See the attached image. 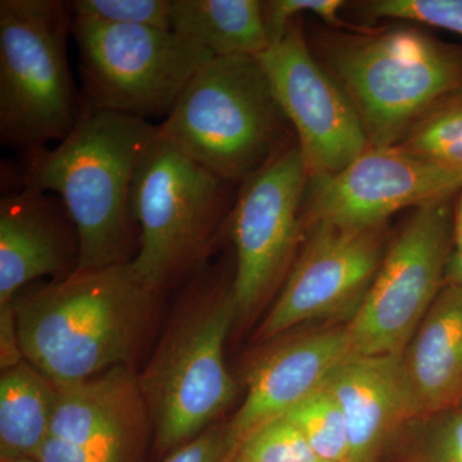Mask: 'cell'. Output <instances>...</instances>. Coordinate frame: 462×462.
Returning <instances> with one entry per match:
<instances>
[{"label": "cell", "mask_w": 462, "mask_h": 462, "mask_svg": "<svg viewBox=\"0 0 462 462\" xmlns=\"http://www.w3.org/2000/svg\"><path fill=\"white\" fill-rule=\"evenodd\" d=\"M363 8L370 17L412 21L462 36V0H374Z\"/></svg>", "instance_id": "obj_25"}, {"label": "cell", "mask_w": 462, "mask_h": 462, "mask_svg": "<svg viewBox=\"0 0 462 462\" xmlns=\"http://www.w3.org/2000/svg\"><path fill=\"white\" fill-rule=\"evenodd\" d=\"M311 226L305 248L258 329L260 340L278 338L303 322L355 314L387 252L384 225L360 230L327 223Z\"/></svg>", "instance_id": "obj_13"}, {"label": "cell", "mask_w": 462, "mask_h": 462, "mask_svg": "<svg viewBox=\"0 0 462 462\" xmlns=\"http://www.w3.org/2000/svg\"><path fill=\"white\" fill-rule=\"evenodd\" d=\"M236 318L231 287L200 285L138 376L161 448L199 436L236 396L224 349Z\"/></svg>", "instance_id": "obj_5"}, {"label": "cell", "mask_w": 462, "mask_h": 462, "mask_svg": "<svg viewBox=\"0 0 462 462\" xmlns=\"http://www.w3.org/2000/svg\"><path fill=\"white\" fill-rule=\"evenodd\" d=\"M170 29L214 57H258L270 48L258 0H171Z\"/></svg>", "instance_id": "obj_19"}, {"label": "cell", "mask_w": 462, "mask_h": 462, "mask_svg": "<svg viewBox=\"0 0 462 462\" xmlns=\"http://www.w3.org/2000/svg\"><path fill=\"white\" fill-rule=\"evenodd\" d=\"M307 182L298 147L243 182L230 212L236 251L231 291L238 318L252 314L287 269L300 236Z\"/></svg>", "instance_id": "obj_12"}, {"label": "cell", "mask_w": 462, "mask_h": 462, "mask_svg": "<svg viewBox=\"0 0 462 462\" xmlns=\"http://www.w3.org/2000/svg\"><path fill=\"white\" fill-rule=\"evenodd\" d=\"M8 462H39L38 460H35V458L32 457H25V458H18V460H12Z\"/></svg>", "instance_id": "obj_31"}, {"label": "cell", "mask_w": 462, "mask_h": 462, "mask_svg": "<svg viewBox=\"0 0 462 462\" xmlns=\"http://www.w3.org/2000/svg\"><path fill=\"white\" fill-rule=\"evenodd\" d=\"M329 58L373 148L397 145L428 109L462 89V48L418 29L346 39Z\"/></svg>", "instance_id": "obj_6"}, {"label": "cell", "mask_w": 462, "mask_h": 462, "mask_svg": "<svg viewBox=\"0 0 462 462\" xmlns=\"http://www.w3.org/2000/svg\"><path fill=\"white\" fill-rule=\"evenodd\" d=\"M227 184L157 132L136 171L132 196L139 229L132 266L145 288L158 294L199 266L223 217Z\"/></svg>", "instance_id": "obj_7"}, {"label": "cell", "mask_w": 462, "mask_h": 462, "mask_svg": "<svg viewBox=\"0 0 462 462\" xmlns=\"http://www.w3.org/2000/svg\"><path fill=\"white\" fill-rule=\"evenodd\" d=\"M409 418H428L462 401V285L438 294L402 355Z\"/></svg>", "instance_id": "obj_18"}, {"label": "cell", "mask_w": 462, "mask_h": 462, "mask_svg": "<svg viewBox=\"0 0 462 462\" xmlns=\"http://www.w3.org/2000/svg\"><path fill=\"white\" fill-rule=\"evenodd\" d=\"M157 132L147 120L85 102L56 147L26 153L23 184L57 193L74 221L80 245L76 272L132 261L133 240L139 238L134 180Z\"/></svg>", "instance_id": "obj_1"}, {"label": "cell", "mask_w": 462, "mask_h": 462, "mask_svg": "<svg viewBox=\"0 0 462 462\" xmlns=\"http://www.w3.org/2000/svg\"><path fill=\"white\" fill-rule=\"evenodd\" d=\"M342 0H269L263 2L264 29L270 47L284 38L289 26L300 14H312L330 25H340Z\"/></svg>", "instance_id": "obj_26"}, {"label": "cell", "mask_w": 462, "mask_h": 462, "mask_svg": "<svg viewBox=\"0 0 462 462\" xmlns=\"http://www.w3.org/2000/svg\"><path fill=\"white\" fill-rule=\"evenodd\" d=\"M454 199L419 207L387 252L346 324L357 356L403 355L446 284L454 249Z\"/></svg>", "instance_id": "obj_9"}, {"label": "cell", "mask_w": 462, "mask_h": 462, "mask_svg": "<svg viewBox=\"0 0 462 462\" xmlns=\"http://www.w3.org/2000/svg\"><path fill=\"white\" fill-rule=\"evenodd\" d=\"M78 230L65 203L35 188L0 200V305L14 302L30 282L56 281L78 269Z\"/></svg>", "instance_id": "obj_15"}, {"label": "cell", "mask_w": 462, "mask_h": 462, "mask_svg": "<svg viewBox=\"0 0 462 462\" xmlns=\"http://www.w3.org/2000/svg\"><path fill=\"white\" fill-rule=\"evenodd\" d=\"M234 462H251V461L245 460V458L240 457L239 455H236V457H234Z\"/></svg>", "instance_id": "obj_32"}, {"label": "cell", "mask_w": 462, "mask_h": 462, "mask_svg": "<svg viewBox=\"0 0 462 462\" xmlns=\"http://www.w3.org/2000/svg\"><path fill=\"white\" fill-rule=\"evenodd\" d=\"M397 145L422 160L462 173V89L428 109Z\"/></svg>", "instance_id": "obj_21"}, {"label": "cell", "mask_w": 462, "mask_h": 462, "mask_svg": "<svg viewBox=\"0 0 462 462\" xmlns=\"http://www.w3.org/2000/svg\"><path fill=\"white\" fill-rule=\"evenodd\" d=\"M306 438L316 454L329 462H349L345 416L333 396L322 388L282 416Z\"/></svg>", "instance_id": "obj_22"}, {"label": "cell", "mask_w": 462, "mask_h": 462, "mask_svg": "<svg viewBox=\"0 0 462 462\" xmlns=\"http://www.w3.org/2000/svg\"><path fill=\"white\" fill-rule=\"evenodd\" d=\"M427 419L422 462H462V401Z\"/></svg>", "instance_id": "obj_27"}, {"label": "cell", "mask_w": 462, "mask_h": 462, "mask_svg": "<svg viewBox=\"0 0 462 462\" xmlns=\"http://www.w3.org/2000/svg\"><path fill=\"white\" fill-rule=\"evenodd\" d=\"M257 60L296 130L309 178L338 172L370 148L354 102L316 62L300 25L291 23Z\"/></svg>", "instance_id": "obj_10"}, {"label": "cell", "mask_w": 462, "mask_h": 462, "mask_svg": "<svg viewBox=\"0 0 462 462\" xmlns=\"http://www.w3.org/2000/svg\"><path fill=\"white\" fill-rule=\"evenodd\" d=\"M462 173L451 171L393 145L367 148L348 166L307 182L306 220L342 229H370L409 207L455 199Z\"/></svg>", "instance_id": "obj_11"}, {"label": "cell", "mask_w": 462, "mask_h": 462, "mask_svg": "<svg viewBox=\"0 0 462 462\" xmlns=\"http://www.w3.org/2000/svg\"><path fill=\"white\" fill-rule=\"evenodd\" d=\"M234 448L238 445L229 428H212L178 447L165 462H227Z\"/></svg>", "instance_id": "obj_28"}, {"label": "cell", "mask_w": 462, "mask_h": 462, "mask_svg": "<svg viewBox=\"0 0 462 462\" xmlns=\"http://www.w3.org/2000/svg\"><path fill=\"white\" fill-rule=\"evenodd\" d=\"M56 389L50 436L35 460L135 462L151 420L129 365Z\"/></svg>", "instance_id": "obj_14"}, {"label": "cell", "mask_w": 462, "mask_h": 462, "mask_svg": "<svg viewBox=\"0 0 462 462\" xmlns=\"http://www.w3.org/2000/svg\"><path fill=\"white\" fill-rule=\"evenodd\" d=\"M325 389L345 416L349 462L378 461L397 425L409 419L402 355L349 358Z\"/></svg>", "instance_id": "obj_17"}, {"label": "cell", "mask_w": 462, "mask_h": 462, "mask_svg": "<svg viewBox=\"0 0 462 462\" xmlns=\"http://www.w3.org/2000/svg\"><path fill=\"white\" fill-rule=\"evenodd\" d=\"M87 103L147 120L169 115L214 56L172 30L72 17Z\"/></svg>", "instance_id": "obj_8"}, {"label": "cell", "mask_w": 462, "mask_h": 462, "mask_svg": "<svg viewBox=\"0 0 462 462\" xmlns=\"http://www.w3.org/2000/svg\"><path fill=\"white\" fill-rule=\"evenodd\" d=\"M446 282L462 285V190L455 203L454 249L447 267Z\"/></svg>", "instance_id": "obj_30"}, {"label": "cell", "mask_w": 462, "mask_h": 462, "mask_svg": "<svg viewBox=\"0 0 462 462\" xmlns=\"http://www.w3.org/2000/svg\"><path fill=\"white\" fill-rule=\"evenodd\" d=\"M352 357L346 325L287 340L266 352L249 372L245 402L227 425L236 445L325 388Z\"/></svg>", "instance_id": "obj_16"}, {"label": "cell", "mask_w": 462, "mask_h": 462, "mask_svg": "<svg viewBox=\"0 0 462 462\" xmlns=\"http://www.w3.org/2000/svg\"><path fill=\"white\" fill-rule=\"evenodd\" d=\"M25 361L18 339L14 303L0 305V366L3 372Z\"/></svg>", "instance_id": "obj_29"}, {"label": "cell", "mask_w": 462, "mask_h": 462, "mask_svg": "<svg viewBox=\"0 0 462 462\" xmlns=\"http://www.w3.org/2000/svg\"><path fill=\"white\" fill-rule=\"evenodd\" d=\"M156 296L132 261L17 294L12 303L23 358L56 387L127 366Z\"/></svg>", "instance_id": "obj_2"}, {"label": "cell", "mask_w": 462, "mask_h": 462, "mask_svg": "<svg viewBox=\"0 0 462 462\" xmlns=\"http://www.w3.org/2000/svg\"><path fill=\"white\" fill-rule=\"evenodd\" d=\"M57 389L32 365L23 361L0 378L2 462L35 458L50 436Z\"/></svg>", "instance_id": "obj_20"}, {"label": "cell", "mask_w": 462, "mask_h": 462, "mask_svg": "<svg viewBox=\"0 0 462 462\" xmlns=\"http://www.w3.org/2000/svg\"><path fill=\"white\" fill-rule=\"evenodd\" d=\"M71 3L0 2V139L26 153L65 139L80 117L67 38Z\"/></svg>", "instance_id": "obj_4"}, {"label": "cell", "mask_w": 462, "mask_h": 462, "mask_svg": "<svg viewBox=\"0 0 462 462\" xmlns=\"http://www.w3.org/2000/svg\"><path fill=\"white\" fill-rule=\"evenodd\" d=\"M72 17L171 30V0H75Z\"/></svg>", "instance_id": "obj_24"}, {"label": "cell", "mask_w": 462, "mask_h": 462, "mask_svg": "<svg viewBox=\"0 0 462 462\" xmlns=\"http://www.w3.org/2000/svg\"><path fill=\"white\" fill-rule=\"evenodd\" d=\"M285 123L257 57L207 62L158 125V136L227 182H245L288 149Z\"/></svg>", "instance_id": "obj_3"}, {"label": "cell", "mask_w": 462, "mask_h": 462, "mask_svg": "<svg viewBox=\"0 0 462 462\" xmlns=\"http://www.w3.org/2000/svg\"><path fill=\"white\" fill-rule=\"evenodd\" d=\"M236 455L251 462H329L316 454L303 434L285 418L276 419L245 438Z\"/></svg>", "instance_id": "obj_23"}]
</instances>
